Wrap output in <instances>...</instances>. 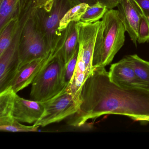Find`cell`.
<instances>
[{"label": "cell", "instance_id": "7a4b0ae2", "mask_svg": "<svg viewBox=\"0 0 149 149\" xmlns=\"http://www.w3.org/2000/svg\"><path fill=\"white\" fill-rule=\"evenodd\" d=\"M125 32L118 11L108 10L100 21L97 34L92 59L93 68H105L111 63L124 45Z\"/></svg>", "mask_w": 149, "mask_h": 149}, {"label": "cell", "instance_id": "5bb4252c", "mask_svg": "<svg viewBox=\"0 0 149 149\" xmlns=\"http://www.w3.org/2000/svg\"><path fill=\"white\" fill-rule=\"evenodd\" d=\"M25 0H0V29L9 21L20 16Z\"/></svg>", "mask_w": 149, "mask_h": 149}, {"label": "cell", "instance_id": "603a6c76", "mask_svg": "<svg viewBox=\"0 0 149 149\" xmlns=\"http://www.w3.org/2000/svg\"><path fill=\"white\" fill-rule=\"evenodd\" d=\"M121 0H98V2L104 5L108 10L113 9L118 6Z\"/></svg>", "mask_w": 149, "mask_h": 149}, {"label": "cell", "instance_id": "e0dca14e", "mask_svg": "<svg viewBox=\"0 0 149 149\" xmlns=\"http://www.w3.org/2000/svg\"><path fill=\"white\" fill-rule=\"evenodd\" d=\"M88 6V4L82 3L76 5L70 8L60 22L59 31L63 32L71 22L81 21L82 16L86 12Z\"/></svg>", "mask_w": 149, "mask_h": 149}, {"label": "cell", "instance_id": "2e32d148", "mask_svg": "<svg viewBox=\"0 0 149 149\" xmlns=\"http://www.w3.org/2000/svg\"><path fill=\"white\" fill-rule=\"evenodd\" d=\"M126 56L138 78L149 90V62L143 60L136 54Z\"/></svg>", "mask_w": 149, "mask_h": 149}, {"label": "cell", "instance_id": "d4e9b609", "mask_svg": "<svg viewBox=\"0 0 149 149\" xmlns=\"http://www.w3.org/2000/svg\"><path fill=\"white\" fill-rule=\"evenodd\" d=\"M128 117L130 118L134 121L149 122V116L134 115V116H129Z\"/></svg>", "mask_w": 149, "mask_h": 149}, {"label": "cell", "instance_id": "30bf717a", "mask_svg": "<svg viewBox=\"0 0 149 149\" xmlns=\"http://www.w3.org/2000/svg\"><path fill=\"white\" fill-rule=\"evenodd\" d=\"M119 18L136 47L141 15L133 0H121L117 6Z\"/></svg>", "mask_w": 149, "mask_h": 149}, {"label": "cell", "instance_id": "cb8c5ba5", "mask_svg": "<svg viewBox=\"0 0 149 149\" xmlns=\"http://www.w3.org/2000/svg\"><path fill=\"white\" fill-rule=\"evenodd\" d=\"M71 1L74 6L82 3H85L91 6L97 3L98 0H71Z\"/></svg>", "mask_w": 149, "mask_h": 149}, {"label": "cell", "instance_id": "52a82bcc", "mask_svg": "<svg viewBox=\"0 0 149 149\" xmlns=\"http://www.w3.org/2000/svg\"><path fill=\"white\" fill-rule=\"evenodd\" d=\"M24 19L20 20L17 33L12 43L6 51L0 55V92L11 86L13 80L19 71L18 47Z\"/></svg>", "mask_w": 149, "mask_h": 149}, {"label": "cell", "instance_id": "484cf974", "mask_svg": "<svg viewBox=\"0 0 149 149\" xmlns=\"http://www.w3.org/2000/svg\"><path fill=\"white\" fill-rule=\"evenodd\" d=\"M49 1L50 0H33V2L35 7L36 8L44 5Z\"/></svg>", "mask_w": 149, "mask_h": 149}, {"label": "cell", "instance_id": "4316f807", "mask_svg": "<svg viewBox=\"0 0 149 149\" xmlns=\"http://www.w3.org/2000/svg\"><path fill=\"white\" fill-rule=\"evenodd\" d=\"M29 1V0H25V4H26V3H27Z\"/></svg>", "mask_w": 149, "mask_h": 149}, {"label": "cell", "instance_id": "d6986e66", "mask_svg": "<svg viewBox=\"0 0 149 149\" xmlns=\"http://www.w3.org/2000/svg\"><path fill=\"white\" fill-rule=\"evenodd\" d=\"M79 47L68 63L65 64L63 70V83L65 87L69 84L75 70L78 59Z\"/></svg>", "mask_w": 149, "mask_h": 149}, {"label": "cell", "instance_id": "7c38bea8", "mask_svg": "<svg viewBox=\"0 0 149 149\" xmlns=\"http://www.w3.org/2000/svg\"><path fill=\"white\" fill-rule=\"evenodd\" d=\"M17 94L11 86L0 92V125L10 124L15 120L13 111Z\"/></svg>", "mask_w": 149, "mask_h": 149}, {"label": "cell", "instance_id": "7402d4cb", "mask_svg": "<svg viewBox=\"0 0 149 149\" xmlns=\"http://www.w3.org/2000/svg\"><path fill=\"white\" fill-rule=\"evenodd\" d=\"M141 14L149 22V0H133Z\"/></svg>", "mask_w": 149, "mask_h": 149}, {"label": "cell", "instance_id": "4fadbf2b", "mask_svg": "<svg viewBox=\"0 0 149 149\" xmlns=\"http://www.w3.org/2000/svg\"><path fill=\"white\" fill-rule=\"evenodd\" d=\"M76 22H72L65 29V37L62 47L60 50L64 63L70 60L79 47L78 35Z\"/></svg>", "mask_w": 149, "mask_h": 149}, {"label": "cell", "instance_id": "8992f818", "mask_svg": "<svg viewBox=\"0 0 149 149\" xmlns=\"http://www.w3.org/2000/svg\"><path fill=\"white\" fill-rule=\"evenodd\" d=\"M33 11L24 23L21 33L18 47L19 70L29 63L46 56L51 51L37 26Z\"/></svg>", "mask_w": 149, "mask_h": 149}, {"label": "cell", "instance_id": "5b68a950", "mask_svg": "<svg viewBox=\"0 0 149 149\" xmlns=\"http://www.w3.org/2000/svg\"><path fill=\"white\" fill-rule=\"evenodd\" d=\"M41 102L44 111L33 125L45 127L59 123L77 112L81 105V92L74 94L66 87L52 98Z\"/></svg>", "mask_w": 149, "mask_h": 149}, {"label": "cell", "instance_id": "9a60e30c", "mask_svg": "<svg viewBox=\"0 0 149 149\" xmlns=\"http://www.w3.org/2000/svg\"><path fill=\"white\" fill-rule=\"evenodd\" d=\"M20 18V16L12 19L0 29V55L2 54L12 43L19 28Z\"/></svg>", "mask_w": 149, "mask_h": 149}, {"label": "cell", "instance_id": "6da1fadb", "mask_svg": "<svg viewBox=\"0 0 149 149\" xmlns=\"http://www.w3.org/2000/svg\"><path fill=\"white\" fill-rule=\"evenodd\" d=\"M80 109L68 124L81 127L105 115L149 116V92L122 88L111 81L105 68H94L81 88Z\"/></svg>", "mask_w": 149, "mask_h": 149}, {"label": "cell", "instance_id": "9c48e42d", "mask_svg": "<svg viewBox=\"0 0 149 149\" xmlns=\"http://www.w3.org/2000/svg\"><path fill=\"white\" fill-rule=\"evenodd\" d=\"M63 42V39L61 40L56 47L49 51L46 56L29 63L18 71L11 85L16 93L32 84L45 65L62 47Z\"/></svg>", "mask_w": 149, "mask_h": 149}, {"label": "cell", "instance_id": "277c9868", "mask_svg": "<svg viewBox=\"0 0 149 149\" xmlns=\"http://www.w3.org/2000/svg\"><path fill=\"white\" fill-rule=\"evenodd\" d=\"M60 50L45 65L31 84V100L44 102L52 98L66 87L63 80L65 64Z\"/></svg>", "mask_w": 149, "mask_h": 149}, {"label": "cell", "instance_id": "ffe728a7", "mask_svg": "<svg viewBox=\"0 0 149 149\" xmlns=\"http://www.w3.org/2000/svg\"><path fill=\"white\" fill-rule=\"evenodd\" d=\"M39 126L33 125L32 126L24 125L15 120L12 123L7 125H0V130L1 131L10 132H37Z\"/></svg>", "mask_w": 149, "mask_h": 149}, {"label": "cell", "instance_id": "ac0fdd59", "mask_svg": "<svg viewBox=\"0 0 149 149\" xmlns=\"http://www.w3.org/2000/svg\"><path fill=\"white\" fill-rule=\"evenodd\" d=\"M108 10L104 5L99 2L93 6H89L80 22L87 24L95 23L102 19Z\"/></svg>", "mask_w": 149, "mask_h": 149}, {"label": "cell", "instance_id": "3957f363", "mask_svg": "<svg viewBox=\"0 0 149 149\" xmlns=\"http://www.w3.org/2000/svg\"><path fill=\"white\" fill-rule=\"evenodd\" d=\"M74 6L71 0H50L35 7L33 16L49 50L56 47L62 38L64 31H59L60 22Z\"/></svg>", "mask_w": 149, "mask_h": 149}, {"label": "cell", "instance_id": "ba28073f", "mask_svg": "<svg viewBox=\"0 0 149 149\" xmlns=\"http://www.w3.org/2000/svg\"><path fill=\"white\" fill-rule=\"evenodd\" d=\"M109 74L111 81L120 88L149 92L148 88L138 78L127 56L111 64Z\"/></svg>", "mask_w": 149, "mask_h": 149}, {"label": "cell", "instance_id": "8fae6325", "mask_svg": "<svg viewBox=\"0 0 149 149\" xmlns=\"http://www.w3.org/2000/svg\"><path fill=\"white\" fill-rule=\"evenodd\" d=\"M43 111L41 102L24 99L16 94L13 111L15 120L21 123L34 124L40 118Z\"/></svg>", "mask_w": 149, "mask_h": 149}, {"label": "cell", "instance_id": "44dd1931", "mask_svg": "<svg viewBox=\"0 0 149 149\" xmlns=\"http://www.w3.org/2000/svg\"><path fill=\"white\" fill-rule=\"evenodd\" d=\"M140 15L137 39V42L139 44L149 42V22L145 16Z\"/></svg>", "mask_w": 149, "mask_h": 149}]
</instances>
